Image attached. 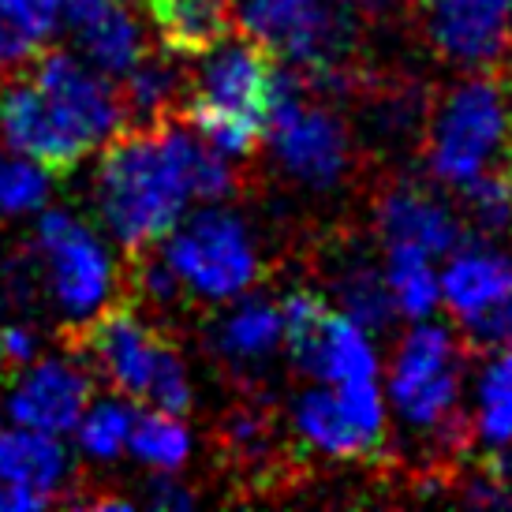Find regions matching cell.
Segmentation results:
<instances>
[{"label":"cell","instance_id":"6da1fadb","mask_svg":"<svg viewBox=\"0 0 512 512\" xmlns=\"http://www.w3.org/2000/svg\"><path fill=\"white\" fill-rule=\"evenodd\" d=\"M191 187L161 128H120L101 154L94 202L124 251L165 240L184 217Z\"/></svg>","mask_w":512,"mask_h":512},{"label":"cell","instance_id":"7a4b0ae2","mask_svg":"<svg viewBox=\"0 0 512 512\" xmlns=\"http://www.w3.org/2000/svg\"><path fill=\"white\" fill-rule=\"evenodd\" d=\"M307 86L292 68L277 64L270 90V109H266V124L270 131L273 157L281 161V169L288 176H296L299 184L307 187H337L348 172L352 150H348V131L337 116L311 105L303 98Z\"/></svg>","mask_w":512,"mask_h":512},{"label":"cell","instance_id":"3957f363","mask_svg":"<svg viewBox=\"0 0 512 512\" xmlns=\"http://www.w3.org/2000/svg\"><path fill=\"white\" fill-rule=\"evenodd\" d=\"M509 105L505 79L498 72L456 86L438 109L427 135V161L434 180L460 187L475 172H483L494 146L505 135Z\"/></svg>","mask_w":512,"mask_h":512},{"label":"cell","instance_id":"277c9868","mask_svg":"<svg viewBox=\"0 0 512 512\" xmlns=\"http://www.w3.org/2000/svg\"><path fill=\"white\" fill-rule=\"evenodd\" d=\"M281 341L288 344V356L296 370L322 378V382H359L374 378L378 359L363 337V329L329 311V303L311 288H296L285 296L281 307Z\"/></svg>","mask_w":512,"mask_h":512},{"label":"cell","instance_id":"5b68a950","mask_svg":"<svg viewBox=\"0 0 512 512\" xmlns=\"http://www.w3.org/2000/svg\"><path fill=\"white\" fill-rule=\"evenodd\" d=\"M460 370H464V352L449 329L415 326L400 341L389 370V393L404 423L419 430H438L456 412Z\"/></svg>","mask_w":512,"mask_h":512},{"label":"cell","instance_id":"8992f818","mask_svg":"<svg viewBox=\"0 0 512 512\" xmlns=\"http://www.w3.org/2000/svg\"><path fill=\"white\" fill-rule=\"evenodd\" d=\"M165 258L180 273L184 288L206 299L240 296L258 277V251L240 217L206 210L165 247Z\"/></svg>","mask_w":512,"mask_h":512},{"label":"cell","instance_id":"52a82bcc","mask_svg":"<svg viewBox=\"0 0 512 512\" xmlns=\"http://www.w3.org/2000/svg\"><path fill=\"white\" fill-rule=\"evenodd\" d=\"M34 247L45 258L49 288L60 311L72 318H90L105 307L113 288V266L98 236L68 210H49L38 221Z\"/></svg>","mask_w":512,"mask_h":512},{"label":"cell","instance_id":"ba28073f","mask_svg":"<svg viewBox=\"0 0 512 512\" xmlns=\"http://www.w3.org/2000/svg\"><path fill=\"white\" fill-rule=\"evenodd\" d=\"M165 341L169 337L143 326L135 303H124V299L116 307H105L101 314H90L86 326H75L68 333V344L75 352L90 359V367L116 393H128L131 400H146Z\"/></svg>","mask_w":512,"mask_h":512},{"label":"cell","instance_id":"9c48e42d","mask_svg":"<svg viewBox=\"0 0 512 512\" xmlns=\"http://www.w3.org/2000/svg\"><path fill=\"white\" fill-rule=\"evenodd\" d=\"M296 427L333 460H359L382 449L385 412L374 378L341 382L337 393L311 389L296 400Z\"/></svg>","mask_w":512,"mask_h":512},{"label":"cell","instance_id":"30bf717a","mask_svg":"<svg viewBox=\"0 0 512 512\" xmlns=\"http://www.w3.org/2000/svg\"><path fill=\"white\" fill-rule=\"evenodd\" d=\"M34 64V86L45 94V101L53 105V113L60 116V124L72 131L83 146H94L101 139H109L124 128V105L113 86L98 79L94 72H86L83 64L60 49L38 53L30 60Z\"/></svg>","mask_w":512,"mask_h":512},{"label":"cell","instance_id":"8fae6325","mask_svg":"<svg viewBox=\"0 0 512 512\" xmlns=\"http://www.w3.org/2000/svg\"><path fill=\"white\" fill-rule=\"evenodd\" d=\"M427 34L453 64L501 72L512 60V0H427Z\"/></svg>","mask_w":512,"mask_h":512},{"label":"cell","instance_id":"7c38bea8","mask_svg":"<svg viewBox=\"0 0 512 512\" xmlns=\"http://www.w3.org/2000/svg\"><path fill=\"white\" fill-rule=\"evenodd\" d=\"M0 139L15 154L38 161L49 176H68L90 154V146H83L60 124V116L34 86V79H15V75L0 79Z\"/></svg>","mask_w":512,"mask_h":512},{"label":"cell","instance_id":"4fadbf2b","mask_svg":"<svg viewBox=\"0 0 512 512\" xmlns=\"http://www.w3.org/2000/svg\"><path fill=\"white\" fill-rule=\"evenodd\" d=\"M90 374L75 359H42L8 393V415L19 427L68 434L90 404Z\"/></svg>","mask_w":512,"mask_h":512},{"label":"cell","instance_id":"5bb4252c","mask_svg":"<svg viewBox=\"0 0 512 512\" xmlns=\"http://www.w3.org/2000/svg\"><path fill=\"white\" fill-rule=\"evenodd\" d=\"M281 60L273 57L262 42L251 34H243L236 42H221L206 53L199 75V94L195 98L228 105L236 113H247L266 124V109H270L273 75H277Z\"/></svg>","mask_w":512,"mask_h":512},{"label":"cell","instance_id":"9a60e30c","mask_svg":"<svg viewBox=\"0 0 512 512\" xmlns=\"http://www.w3.org/2000/svg\"><path fill=\"white\" fill-rule=\"evenodd\" d=\"M60 12L72 42L101 72L124 75L146 53L139 23L131 19L124 0H64Z\"/></svg>","mask_w":512,"mask_h":512},{"label":"cell","instance_id":"2e32d148","mask_svg":"<svg viewBox=\"0 0 512 512\" xmlns=\"http://www.w3.org/2000/svg\"><path fill=\"white\" fill-rule=\"evenodd\" d=\"M378 228L389 243H412L427 255H449L464 243V228L434 195L415 184H389L374 206Z\"/></svg>","mask_w":512,"mask_h":512},{"label":"cell","instance_id":"e0dca14e","mask_svg":"<svg viewBox=\"0 0 512 512\" xmlns=\"http://www.w3.org/2000/svg\"><path fill=\"white\" fill-rule=\"evenodd\" d=\"M143 8L165 53L180 60L206 57L236 27L228 0H143Z\"/></svg>","mask_w":512,"mask_h":512},{"label":"cell","instance_id":"ac0fdd59","mask_svg":"<svg viewBox=\"0 0 512 512\" xmlns=\"http://www.w3.org/2000/svg\"><path fill=\"white\" fill-rule=\"evenodd\" d=\"M441 292H445V307L460 322H468L475 314L490 311L505 296H512V258L494 247L464 240L445 266Z\"/></svg>","mask_w":512,"mask_h":512},{"label":"cell","instance_id":"d6986e66","mask_svg":"<svg viewBox=\"0 0 512 512\" xmlns=\"http://www.w3.org/2000/svg\"><path fill=\"white\" fill-rule=\"evenodd\" d=\"M180 57H157L146 49L143 57L120 75V105H124V128H154L161 120L180 113L187 94V72L176 64Z\"/></svg>","mask_w":512,"mask_h":512},{"label":"cell","instance_id":"ffe728a7","mask_svg":"<svg viewBox=\"0 0 512 512\" xmlns=\"http://www.w3.org/2000/svg\"><path fill=\"white\" fill-rule=\"evenodd\" d=\"M210 341L225 367H262L281 344V311H277V303L262 296L243 299L210 329Z\"/></svg>","mask_w":512,"mask_h":512},{"label":"cell","instance_id":"44dd1931","mask_svg":"<svg viewBox=\"0 0 512 512\" xmlns=\"http://www.w3.org/2000/svg\"><path fill=\"white\" fill-rule=\"evenodd\" d=\"M68 449L45 430H0V483L27 486L45 498H60L68 479Z\"/></svg>","mask_w":512,"mask_h":512},{"label":"cell","instance_id":"7402d4cb","mask_svg":"<svg viewBox=\"0 0 512 512\" xmlns=\"http://www.w3.org/2000/svg\"><path fill=\"white\" fill-rule=\"evenodd\" d=\"M333 292L341 299L344 314L363 333H385V329L397 322L393 292H389L382 273L370 266V258L363 255L341 258V266L333 273Z\"/></svg>","mask_w":512,"mask_h":512},{"label":"cell","instance_id":"603a6c76","mask_svg":"<svg viewBox=\"0 0 512 512\" xmlns=\"http://www.w3.org/2000/svg\"><path fill=\"white\" fill-rule=\"evenodd\" d=\"M64 0H0V68L15 72L45 49L60 27Z\"/></svg>","mask_w":512,"mask_h":512},{"label":"cell","instance_id":"cb8c5ba5","mask_svg":"<svg viewBox=\"0 0 512 512\" xmlns=\"http://www.w3.org/2000/svg\"><path fill=\"white\" fill-rule=\"evenodd\" d=\"M176 116L187 120L191 131H199L206 143L228 157L255 154L258 139H262V120H255V116H247V113H236V109L217 105V101H206V98H191L187 105H180Z\"/></svg>","mask_w":512,"mask_h":512},{"label":"cell","instance_id":"d4e9b609","mask_svg":"<svg viewBox=\"0 0 512 512\" xmlns=\"http://www.w3.org/2000/svg\"><path fill=\"white\" fill-rule=\"evenodd\" d=\"M385 285L393 292L397 311L408 318H427L438 303V277L430 270V255L412 243H389Z\"/></svg>","mask_w":512,"mask_h":512},{"label":"cell","instance_id":"484cf974","mask_svg":"<svg viewBox=\"0 0 512 512\" xmlns=\"http://www.w3.org/2000/svg\"><path fill=\"white\" fill-rule=\"evenodd\" d=\"M128 445L131 453L154 471H180L187 464V456H191V434L180 423V415L169 412L135 415Z\"/></svg>","mask_w":512,"mask_h":512},{"label":"cell","instance_id":"4316f807","mask_svg":"<svg viewBox=\"0 0 512 512\" xmlns=\"http://www.w3.org/2000/svg\"><path fill=\"white\" fill-rule=\"evenodd\" d=\"M464 191V210L475 232L483 236H505L512 232V176L505 169L486 172V176H471L468 184H460Z\"/></svg>","mask_w":512,"mask_h":512},{"label":"cell","instance_id":"83f0119b","mask_svg":"<svg viewBox=\"0 0 512 512\" xmlns=\"http://www.w3.org/2000/svg\"><path fill=\"white\" fill-rule=\"evenodd\" d=\"M475 430L494 445L512 441V348H505L479 378V423Z\"/></svg>","mask_w":512,"mask_h":512},{"label":"cell","instance_id":"f1b7e54d","mask_svg":"<svg viewBox=\"0 0 512 512\" xmlns=\"http://www.w3.org/2000/svg\"><path fill=\"white\" fill-rule=\"evenodd\" d=\"M49 199V172L38 161L0 157V217L42 210Z\"/></svg>","mask_w":512,"mask_h":512},{"label":"cell","instance_id":"f546056e","mask_svg":"<svg viewBox=\"0 0 512 512\" xmlns=\"http://www.w3.org/2000/svg\"><path fill=\"white\" fill-rule=\"evenodd\" d=\"M131 423H135V408L120 404V400H105L98 408H90L83 415L79 427V441H83V453H90L94 460H113L120 456V449L128 445Z\"/></svg>","mask_w":512,"mask_h":512},{"label":"cell","instance_id":"4dcf8cb0","mask_svg":"<svg viewBox=\"0 0 512 512\" xmlns=\"http://www.w3.org/2000/svg\"><path fill=\"white\" fill-rule=\"evenodd\" d=\"M146 400L154 404L157 412H169V415L191 412V382H187V367L172 341H165L161 356H157L154 382H150Z\"/></svg>","mask_w":512,"mask_h":512},{"label":"cell","instance_id":"1f68e13d","mask_svg":"<svg viewBox=\"0 0 512 512\" xmlns=\"http://www.w3.org/2000/svg\"><path fill=\"white\" fill-rule=\"evenodd\" d=\"M468 348H512V296H505L501 303H494L490 311L475 314L468 322H460Z\"/></svg>","mask_w":512,"mask_h":512},{"label":"cell","instance_id":"d6a6232c","mask_svg":"<svg viewBox=\"0 0 512 512\" xmlns=\"http://www.w3.org/2000/svg\"><path fill=\"white\" fill-rule=\"evenodd\" d=\"M146 505H154V509H191L195 494L180 479H172V471H161L146 483Z\"/></svg>","mask_w":512,"mask_h":512},{"label":"cell","instance_id":"836d02e7","mask_svg":"<svg viewBox=\"0 0 512 512\" xmlns=\"http://www.w3.org/2000/svg\"><path fill=\"white\" fill-rule=\"evenodd\" d=\"M0 352H4L8 367L34 363V356H38V337L27 326H4L0 329Z\"/></svg>","mask_w":512,"mask_h":512},{"label":"cell","instance_id":"e575fe53","mask_svg":"<svg viewBox=\"0 0 512 512\" xmlns=\"http://www.w3.org/2000/svg\"><path fill=\"white\" fill-rule=\"evenodd\" d=\"M483 471L486 475H494V479H498V483L512 494V445L509 449H498V453H486Z\"/></svg>","mask_w":512,"mask_h":512},{"label":"cell","instance_id":"d590c367","mask_svg":"<svg viewBox=\"0 0 512 512\" xmlns=\"http://www.w3.org/2000/svg\"><path fill=\"white\" fill-rule=\"evenodd\" d=\"M352 12H367V15H385L397 8V0H344Z\"/></svg>","mask_w":512,"mask_h":512},{"label":"cell","instance_id":"8d00e7d4","mask_svg":"<svg viewBox=\"0 0 512 512\" xmlns=\"http://www.w3.org/2000/svg\"><path fill=\"white\" fill-rule=\"evenodd\" d=\"M501 139H505V165H501V169L512 176V105H509V120H505V135H501Z\"/></svg>","mask_w":512,"mask_h":512},{"label":"cell","instance_id":"74e56055","mask_svg":"<svg viewBox=\"0 0 512 512\" xmlns=\"http://www.w3.org/2000/svg\"><path fill=\"white\" fill-rule=\"evenodd\" d=\"M4 367H8V363H4V352H0V378H4Z\"/></svg>","mask_w":512,"mask_h":512},{"label":"cell","instance_id":"f35d334b","mask_svg":"<svg viewBox=\"0 0 512 512\" xmlns=\"http://www.w3.org/2000/svg\"><path fill=\"white\" fill-rule=\"evenodd\" d=\"M423 4H427V0H423Z\"/></svg>","mask_w":512,"mask_h":512}]
</instances>
